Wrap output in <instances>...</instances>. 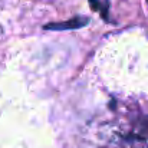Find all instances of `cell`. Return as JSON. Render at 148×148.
<instances>
[{
  "label": "cell",
  "mask_w": 148,
  "mask_h": 148,
  "mask_svg": "<svg viewBox=\"0 0 148 148\" xmlns=\"http://www.w3.org/2000/svg\"><path fill=\"white\" fill-rule=\"evenodd\" d=\"M89 4L94 10H99L101 12V1L99 0H89Z\"/></svg>",
  "instance_id": "7a4b0ae2"
},
{
  "label": "cell",
  "mask_w": 148,
  "mask_h": 148,
  "mask_svg": "<svg viewBox=\"0 0 148 148\" xmlns=\"http://www.w3.org/2000/svg\"><path fill=\"white\" fill-rule=\"evenodd\" d=\"M143 131L145 132V135H148V118L143 121Z\"/></svg>",
  "instance_id": "3957f363"
},
{
  "label": "cell",
  "mask_w": 148,
  "mask_h": 148,
  "mask_svg": "<svg viewBox=\"0 0 148 148\" xmlns=\"http://www.w3.org/2000/svg\"><path fill=\"white\" fill-rule=\"evenodd\" d=\"M89 22L88 17H72L71 20L68 22H60V23H49L46 26H43L46 30H71V29H79V27H84L86 26Z\"/></svg>",
  "instance_id": "6da1fadb"
},
{
  "label": "cell",
  "mask_w": 148,
  "mask_h": 148,
  "mask_svg": "<svg viewBox=\"0 0 148 148\" xmlns=\"http://www.w3.org/2000/svg\"><path fill=\"white\" fill-rule=\"evenodd\" d=\"M147 1H148V0H147Z\"/></svg>",
  "instance_id": "277c9868"
}]
</instances>
